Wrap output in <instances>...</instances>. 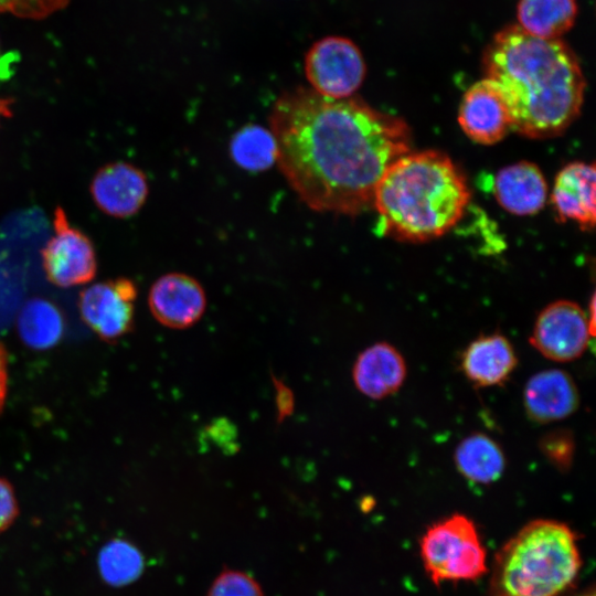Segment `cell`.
<instances>
[{
	"instance_id": "16",
	"label": "cell",
	"mask_w": 596,
	"mask_h": 596,
	"mask_svg": "<svg viewBox=\"0 0 596 596\" xmlns=\"http://www.w3.org/2000/svg\"><path fill=\"white\" fill-rule=\"evenodd\" d=\"M406 374L403 355L387 342H376L364 349L352 368L356 390L372 400H382L397 392Z\"/></svg>"
},
{
	"instance_id": "5",
	"label": "cell",
	"mask_w": 596,
	"mask_h": 596,
	"mask_svg": "<svg viewBox=\"0 0 596 596\" xmlns=\"http://www.w3.org/2000/svg\"><path fill=\"white\" fill-rule=\"evenodd\" d=\"M421 557L436 585L473 581L487 572L486 550L476 525L464 514L430 525L421 540Z\"/></svg>"
},
{
	"instance_id": "8",
	"label": "cell",
	"mask_w": 596,
	"mask_h": 596,
	"mask_svg": "<svg viewBox=\"0 0 596 596\" xmlns=\"http://www.w3.org/2000/svg\"><path fill=\"white\" fill-rule=\"evenodd\" d=\"M593 334L581 306L571 300H556L538 315L530 343L549 360L571 362L582 356Z\"/></svg>"
},
{
	"instance_id": "27",
	"label": "cell",
	"mask_w": 596,
	"mask_h": 596,
	"mask_svg": "<svg viewBox=\"0 0 596 596\" xmlns=\"http://www.w3.org/2000/svg\"><path fill=\"white\" fill-rule=\"evenodd\" d=\"M8 387V355L0 342V414L4 406Z\"/></svg>"
},
{
	"instance_id": "13",
	"label": "cell",
	"mask_w": 596,
	"mask_h": 596,
	"mask_svg": "<svg viewBox=\"0 0 596 596\" xmlns=\"http://www.w3.org/2000/svg\"><path fill=\"white\" fill-rule=\"evenodd\" d=\"M523 404L530 419L547 424L572 415L579 405V394L571 374L564 370L549 369L528 380Z\"/></svg>"
},
{
	"instance_id": "14",
	"label": "cell",
	"mask_w": 596,
	"mask_h": 596,
	"mask_svg": "<svg viewBox=\"0 0 596 596\" xmlns=\"http://www.w3.org/2000/svg\"><path fill=\"white\" fill-rule=\"evenodd\" d=\"M595 183L594 163L576 161L561 169L551 194V202L561 222H575L584 231L595 226Z\"/></svg>"
},
{
	"instance_id": "7",
	"label": "cell",
	"mask_w": 596,
	"mask_h": 596,
	"mask_svg": "<svg viewBox=\"0 0 596 596\" xmlns=\"http://www.w3.org/2000/svg\"><path fill=\"white\" fill-rule=\"evenodd\" d=\"M53 230L41 252L47 280L63 288L89 283L97 272L96 253L89 237L70 223L61 206L54 210Z\"/></svg>"
},
{
	"instance_id": "9",
	"label": "cell",
	"mask_w": 596,
	"mask_h": 596,
	"mask_svg": "<svg viewBox=\"0 0 596 596\" xmlns=\"http://www.w3.org/2000/svg\"><path fill=\"white\" fill-rule=\"evenodd\" d=\"M136 297L137 287L129 278L96 283L81 291L79 313L102 340H118L132 329Z\"/></svg>"
},
{
	"instance_id": "21",
	"label": "cell",
	"mask_w": 596,
	"mask_h": 596,
	"mask_svg": "<svg viewBox=\"0 0 596 596\" xmlns=\"http://www.w3.org/2000/svg\"><path fill=\"white\" fill-rule=\"evenodd\" d=\"M233 162L248 172H263L276 163L277 148L272 131L256 124L241 127L231 138Z\"/></svg>"
},
{
	"instance_id": "2",
	"label": "cell",
	"mask_w": 596,
	"mask_h": 596,
	"mask_svg": "<svg viewBox=\"0 0 596 596\" xmlns=\"http://www.w3.org/2000/svg\"><path fill=\"white\" fill-rule=\"evenodd\" d=\"M482 66L518 134L555 137L579 116L586 82L575 53L560 39H540L519 25L505 26L486 47Z\"/></svg>"
},
{
	"instance_id": "28",
	"label": "cell",
	"mask_w": 596,
	"mask_h": 596,
	"mask_svg": "<svg viewBox=\"0 0 596 596\" xmlns=\"http://www.w3.org/2000/svg\"><path fill=\"white\" fill-rule=\"evenodd\" d=\"M17 57L13 53L2 54L0 43V78H4Z\"/></svg>"
},
{
	"instance_id": "26",
	"label": "cell",
	"mask_w": 596,
	"mask_h": 596,
	"mask_svg": "<svg viewBox=\"0 0 596 596\" xmlns=\"http://www.w3.org/2000/svg\"><path fill=\"white\" fill-rule=\"evenodd\" d=\"M19 514V504L12 485L0 477V534L7 531Z\"/></svg>"
},
{
	"instance_id": "22",
	"label": "cell",
	"mask_w": 596,
	"mask_h": 596,
	"mask_svg": "<svg viewBox=\"0 0 596 596\" xmlns=\"http://www.w3.org/2000/svg\"><path fill=\"white\" fill-rule=\"evenodd\" d=\"M97 563L102 578L113 587L131 584L145 568V558L137 546L120 539L103 546Z\"/></svg>"
},
{
	"instance_id": "12",
	"label": "cell",
	"mask_w": 596,
	"mask_h": 596,
	"mask_svg": "<svg viewBox=\"0 0 596 596\" xmlns=\"http://www.w3.org/2000/svg\"><path fill=\"white\" fill-rule=\"evenodd\" d=\"M458 123L465 135L480 145L497 143L511 130L503 100L486 77L472 84L464 94Z\"/></svg>"
},
{
	"instance_id": "4",
	"label": "cell",
	"mask_w": 596,
	"mask_h": 596,
	"mask_svg": "<svg viewBox=\"0 0 596 596\" xmlns=\"http://www.w3.org/2000/svg\"><path fill=\"white\" fill-rule=\"evenodd\" d=\"M581 555L564 523L538 519L524 525L494 556L492 596H560L575 581Z\"/></svg>"
},
{
	"instance_id": "6",
	"label": "cell",
	"mask_w": 596,
	"mask_h": 596,
	"mask_svg": "<svg viewBox=\"0 0 596 596\" xmlns=\"http://www.w3.org/2000/svg\"><path fill=\"white\" fill-rule=\"evenodd\" d=\"M304 72L310 89L345 99L362 86L366 65L358 45L348 38L330 35L316 41L307 51Z\"/></svg>"
},
{
	"instance_id": "23",
	"label": "cell",
	"mask_w": 596,
	"mask_h": 596,
	"mask_svg": "<svg viewBox=\"0 0 596 596\" xmlns=\"http://www.w3.org/2000/svg\"><path fill=\"white\" fill-rule=\"evenodd\" d=\"M542 455L558 470L567 471L573 464L575 440L568 429H554L539 443Z\"/></svg>"
},
{
	"instance_id": "24",
	"label": "cell",
	"mask_w": 596,
	"mask_h": 596,
	"mask_svg": "<svg viewBox=\"0 0 596 596\" xmlns=\"http://www.w3.org/2000/svg\"><path fill=\"white\" fill-rule=\"evenodd\" d=\"M207 596H264L259 584L248 574L223 571L213 582Z\"/></svg>"
},
{
	"instance_id": "11",
	"label": "cell",
	"mask_w": 596,
	"mask_h": 596,
	"mask_svg": "<svg viewBox=\"0 0 596 596\" xmlns=\"http://www.w3.org/2000/svg\"><path fill=\"white\" fill-rule=\"evenodd\" d=\"M155 319L170 329H187L195 324L206 308L202 285L184 273H168L159 277L148 295Z\"/></svg>"
},
{
	"instance_id": "19",
	"label": "cell",
	"mask_w": 596,
	"mask_h": 596,
	"mask_svg": "<svg viewBox=\"0 0 596 596\" xmlns=\"http://www.w3.org/2000/svg\"><path fill=\"white\" fill-rule=\"evenodd\" d=\"M458 471L469 481L488 485L497 481L505 468V457L499 444L483 433L465 437L455 449Z\"/></svg>"
},
{
	"instance_id": "10",
	"label": "cell",
	"mask_w": 596,
	"mask_h": 596,
	"mask_svg": "<svg viewBox=\"0 0 596 596\" xmlns=\"http://www.w3.org/2000/svg\"><path fill=\"white\" fill-rule=\"evenodd\" d=\"M89 191L103 213L127 219L137 214L146 203L149 184L141 169L129 162L116 161L96 171Z\"/></svg>"
},
{
	"instance_id": "15",
	"label": "cell",
	"mask_w": 596,
	"mask_h": 596,
	"mask_svg": "<svg viewBox=\"0 0 596 596\" xmlns=\"http://www.w3.org/2000/svg\"><path fill=\"white\" fill-rule=\"evenodd\" d=\"M518 358L510 340L500 332L481 334L462 351L460 368L477 387L503 385L517 368Z\"/></svg>"
},
{
	"instance_id": "3",
	"label": "cell",
	"mask_w": 596,
	"mask_h": 596,
	"mask_svg": "<svg viewBox=\"0 0 596 596\" xmlns=\"http://www.w3.org/2000/svg\"><path fill=\"white\" fill-rule=\"evenodd\" d=\"M470 201L467 181L437 150L407 152L381 177L372 205L380 232L406 242H426L450 231Z\"/></svg>"
},
{
	"instance_id": "17",
	"label": "cell",
	"mask_w": 596,
	"mask_h": 596,
	"mask_svg": "<svg viewBox=\"0 0 596 596\" xmlns=\"http://www.w3.org/2000/svg\"><path fill=\"white\" fill-rule=\"evenodd\" d=\"M493 194L507 212L518 216L533 215L545 205L547 183L535 163L521 161L498 171Z\"/></svg>"
},
{
	"instance_id": "30",
	"label": "cell",
	"mask_w": 596,
	"mask_h": 596,
	"mask_svg": "<svg viewBox=\"0 0 596 596\" xmlns=\"http://www.w3.org/2000/svg\"><path fill=\"white\" fill-rule=\"evenodd\" d=\"M582 596H594V593H589V594H585V595H582Z\"/></svg>"
},
{
	"instance_id": "25",
	"label": "cell",
	"mask_w": 596,
	"mask_h": 596,
	"mask_svg": "<svg viewBox=\"0 0 596 596\" xmlns=\"http://www.w3.org/2000/svg\"><path fill=\"white\" fill-rule=\"evenodd\" d=\"M70 0H0V13L24 19H43L65 8Z\"/></svg>"
},
{
	"instance_id": "20",
	"label": "cell",
	"mask_w": 596,
	"mask_h": 596,
	"mask_svg": "<svg viewBox=\"0 0 596 596\" xmlns=\"http://www.w3.org/2000/svg\"><path fill=\"white\" fill-rule=\"evenodd\" d=\"M17 329L28 347L44 350L55 345L62 338L64 319L54 304L43 298H33L22 307Z\"/></svg>"
},
{
	"instance_id": "1",
	"label": "cell",
	"mask_w": 596,
	"mask_h": 596,
	"mask_svg": "<svg viewBox=\"0 0 596 596\" xmlns=\"http://www.w3.org/2000/svg\"><path fill=\"white\" fill-rule=\"evenodd\" d=\"M269 130L276 163L300 201L348 216L372 205L381 177L412 140L403 119L356 96L332 99L302 86L276 99Z\"/></svg>"
},
{
	"instance_id": "29",
	"label": "cell",
	"mask_w": 596,
	"mask_h": 596,
	"mask_svg": "<svg viewBox=\"0 0 596 596\" xmlns=\"http://www.w3.org/2000/svg\"><path fill=\"white\" fill-rule=\"evenodd\" d=\"M12 104H14L13 98L0 97V121L2 118L12 117Z\"/></svg>"
},
{
	"instance_id": "18",
	"label": "cell",
	"mask_w": 596,
	"mask_h": 596,
	"mask_svg": "<svg viewBox=\"0 0 596 596\" xmlns=\"http://www.w3.org/2000/svg\"><path fill=\"white\" fill-rule=\"evenodd\" d=\"M576 0H519V26L528 34L553 40L570 31L576 20Z\"/></svg>"
}]
</instances>
